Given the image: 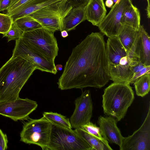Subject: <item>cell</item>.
Segmentation results:
<instances>
[{"instance_id":"1","label":"cell","mask_w":150,"mask_h":150,"mask_svg":"<svg viewBox=\"0 0 150 150\" xmlns=\"http://www.w3.org/2000/svg\"><path fill=\"white\" fill-rule=\"evenodd\" d=\"M110 79L104 37L92 32L73 49L57 83L61 90L100 88Z\"/></svg>"},{"instance_id":"2","label":"cell","mask_w":150,"mask_h":150,"mask_svg":"<svg viewBox=\"0 0 150 150\" xmlns=\"http://www.w3.org/2000/svg\"><path fill=\"white\" fill-rule=\"evenodd\" d=\"M36 69L30 62L12 56L0 69V102L19 97L21 89Z\"/></svg>"},{"instance_id":"3","label":"cell","mask_w":150,"mask_h":150,"mask_svg":"<svg viewBox=\"0 0 150 150\" xmlns=\"http://www.w3.org/2000/svg\"><path fill=\"white\" fill-rule=\"evenodd\" d=\"M110 80L127 83L132 77V68L140 62L139 49L136 40L127 52L117 37L108 38L106 43Z\"/></svg>"},{"instance_id":"4","label":"cell","mask_w":150,"mask_h":150,"mask_svg":"<svg viewBox=\"0 0 150 150\" xmlns=\"http://www.w3.org/2000/svg\"><path fill=\"white\" fill-rule=\"evenodd\" d=\"M102 98L104 113L119 121L124 117L134 96L129 84L114 82L104 89Z\"/></svg>"},{"instance_id":"5","label":"cell","mask_w":150,"mask_h":150,"mask_svg":"<svg viewBox=\"0 0 150 150\" xmlns=\"http://www.w3.org/2000/svg\"><path fill=\"white\" fill-rule=\"evenodd\" d=\"M47 150H93L74 130L52 124Z\"/></svg>"},{"instance_id":"6","label":"cell","mask_w":150,"mask_h":150,"mask_svg":"<svg viewBox=\"0 0 150 150\" xmlns=\"http://www.w3.org/2000/svg\"><path fill=\"white\" fill-rule=\"evenodd\" d=\"M72 8L67 0H61L28 15L38 22L42 28L54 33L62 31V19Z\"/></svg>"},{"instance_id":"7","label":"cell","mask_w":150,"mask_h":150,"mask_svg":"<svg viewBox=\"0 0 150 150\" xmlns=\"http://www.w3.org/2000/svg\"><path fill=\"white\" fill-rule=\"evenodd\" d=\"M52 124L43 116L39 119H30L23 123L20 133V141L34 144L47 150L49 142Z\"/></svg>"},{"instance_id":"8","label":"cell","mask_w":150,"mask_h":150,"mask_svg":"<svg viewBox=\"0 0 150 150\" xmlns=\"http://www.w3.org/2000/svg\"><path fill=\"white\" fill-rule=\"evenodd\" d=\"M54 33L42 28L24 32L21 38L30 43L47 59L54 62L59 49Z\"/></svg>"},{"instance_id":"9","label":"cell","mask_w":150,"mask_h":150,"mask_svg":"<svg viewBox=\"0 0 150 150\" xmlns=\"http://www.w3.org/2000/svg\"><path fill=\"white\" fill-rule=\"evenodd\" d=\"M12 57H19L31 62L37 69L56 74L54 62L46 58L29 42L21 38L16 40Z\"/></svg>"},{"instance_id":"10","label":"cell","mask_w":150,"mask_h":150,"mask_svg":"<svg viewBox=\"0 0 150 150\" xmlns=\"http://www.w3.org/2000/svg\"><path fill=\"white\" fill-rule=\"evenodd\" d=\"M38 106L35 101L19 97L13 100L0 102V115L15 121L29 120V115Z\"/></svg>"},{"instance_id":"11","label":"cell","mask_w":150,"mask_h":150,"mask_svg":"<svg viewBox=\"0 0 150 150\" xmlns=\"http://www.w3.org/2000/svg\"><path fill=\"white\" fill-rule=\"evenodd\" d=\"M132 4V0H120L115 3L98 26L101 33L108 38L117 37L122 26L120 21L122 15Z\"/></svg>"},{"instance_id":"12","label":"cell","mask_w":150,"mask_h":150,"mask_svg":"<svg viewBox=\"0 0 150 150\" xmlns=\"http://www.w3.org/2000/svg\"><path fill=\"white\" fill-rule=\"evenodd\" d=\"M120 150H150V106L141 126L131 135L124 137Z\"/></svg>"},{"instance_id":"13","label":"cell","mask_w":150,"mask_h":150,"mask_svg":"<svg viewBox=\"0 0 150 150\" xmlns=\"http://www.w3.org/2000/svg\"><path fill=\"white\" fill-rule=\"evenodd\" d=\"M75 109L69 120L72 128L76 129L90 122L92 117L93 103L90 91L82 92L75 100Z\"/></svg>"},{"instance_id":"14","label":"cell","mask_w":150,"mask_h":150,"mask_svg":"<svg viewBox=\"0 0 150 150\" xmlns=\"http://www.w3.org/2000/svg\"><path fill=\"white\" fill-rule=\"evenodd\" d=\"M97 123L103 137L110 143L116 144L120 147L124 137L117 127L116 119L111 116H100Z\"/></svg>"},{"instance_id":"15","label":"cell","mask_w":150,"mask_h":150,"mask_svg":"<svg viewBox=\"0 0 150 150\" xmlns=\"http://www.w3.org/2000/svg\"><path fill=\"white\" fill-rule=\"evenodd\" d=\"M85 7L86 20L98 26L107 13L103 0H90Z\"/></svg>"},{"instance_id":"16","label":"cell","mask_w":150,"mask_h":150,"mask_svg":"<svg viewBox=\"0 0 150 150\" xmlns=\"http://www.w3.org/2000/svg\"><path fill=\"white\" fill-rule=\"evenodd\" d=\"M85 7H73L69 11L62 19V30L68 32L74 30L79 24L86 20Z\"/></svg>"},{"instance_id":"17","label":"cell","mask_w":150,"mask_h":150,"mask_svg":"<svg viewBox=\"0 0 150 150\" xmlns=\"http://www.w3.org/2000/svg\"><path fill=\"white\" fill-rule=\"evenodd\" d=\"M61 0H32L24 5L11 15L13 21L22 17L29 15L46 6Z\"/></svg>"},{"instance_id":"18","label":"cell","mask_w":150,"mask_h":150,"mask_svg":"<svg viewBox=\"0 0 150 150\" xmlns=\"http://www.w3.org/2000/svg\"><path fill=\"white\" fill-rule=\"evenodd\" d=\"M138 31L140 37V62L146 66H150V36L143 25H140Z\"/></svg>"},{"instance_id":"19","label":"cell","mask_w":150,"mask_h":150,"mask_svg":"<svg viewBox=\"0 0 150 150\" xmlns=\"http://www.w3.org/2000/svg\"><path fill=\"white\" fill-rule=\"evenodd\" d=\"M140 14L139 10L132 4L124 12L120 24L131 27L138 31L140 25Z\"/></svg>"},{"instance_id":"20","label":"cell","mask_w":150,"mask_h":150,"mask_svg":"<svg viewBox=\"0 0 150 150\" xmlns=\"http://www.w3.org/2000/svg\"><path fill=\"white\" fill-rule=\"evenodd\" d=\"M138 31L127 25H122L117 36L121 43L128 52L134 45L137 37Z\"/></svg>"},{"instance_id":"21","label":"cell","mask_w":150,"mask_h":150,"mask_svg":"<svg viewBox=\"0 0 150 150\" xmlns=\"http://www.w3.org/2000/svg\"><path fill=\"white\" fill-rule=\"evenodd\" d=\"M77 133L92 147L93 150H112L110 146L102 141L81 128L75 129Z\"/></svg>"},{"instance_id":"22","label":"cell","mask_w":150,"mask_h":150,"mask_svg":"<svg viewBox=\"0 0 150 150\" xmlns=\"http://www.w3.org/2000/svg\"><path fill=\"white\" fill-rule=\"evenodd\" d=\"M43 116L51 124L68 129H72L70 120L66 116L57 112H44Z\"/></svg>"},{"instance_id":"23","label":"cell","mask_w":150,"mask_h":150,"mask_svg":"<svg viewBox=\"0 0 150 150\" xmlns=\"http://www.w3.org/2000/svg\"><path fill=\"white\" fill-rule=\"evenodd\" d=\"M14 21L23 32L42 28L38 22L28 15L18 18Z\"/></svg>"},{"instance_id":"24","label":"cell","mask_w":150,"mask_h":150,"mask_svg":"<svg viewBox=\"0 0 150 150\" xmlns=\"http://www.w3.org/2000/svg\"><path fill=\"white\" fill-rule=\"evenodd\" d=\"M136 93L138 96L143 97L150 89V73L145 74L137 79L134 83Z\"/></svg>"},{"instance_id":"25","label":"cell","mask_w":150,"mask_h":150,"mask_svg":"<svg viewBox=\"0 0 150 150\" xmlns=\"http://www.w3.org/2000/svg\"><path fill=\"white\" fill-rule=\"evenodd\" d=\"M23 33L16 22L13 21L8 31L3 34V37L7 38L8 42L11 40H16L22 37Z\"/></svg>"},{"instance_id":"26","label":"cell","mask_w":150,"mask_h":150,"mask_svg":"<svg viewBox=\"0 0 150 150\" xmlns=\"http://www.w3.org/2000/svg\"><path fill=\"white\" fill-rule=\"evenodd\" d=\"M81 128L100 139L106 144H109L108 141L103 137L99 127L96 124L90 121L82 126Z\"/></svg>"},{"instance_id":"27","label":"cell","mask_w":150,"mask_h":150,"mask_svg":"<svg viewBox=\"0 0 150 150\" xmlns=\"http://www.w3.org/2000/svg\"><path fill=\"white\" fill-rule=\"evenodd\" d=\"M13 21L11 16L0 13V33L4 34L8 31Z\"/></svg>"},{"instance_id":"28","label":"cell","mask_w":150,"mask_h":150,"mask_svg":"<svg viewBox=\"0 0 150 150\" xmlns=\"http://www.w3.org/2000/svg\"><path fill=\"white\" fill-rule=\"evenodd\" d=\"M32 0H18L10 4L7 10L6 14L11 16L20 8Z\"/></svg>"},{"instance_id":"29","label":"cell","mask_w":150,"mask_h":150,"mask_svg":"<svg viewBox=\"0 0 150 150\" xmlns=\"http://www.w3.org/2000/svg\"><path fill=\"white\" fill-rule=\"evenodd\" d=\"M150 66H146L140 71L135 73L131 79L127 83L130 84L134 83L135 81L142 76L150 73Z\"/></svg>"},{"instance_id":"30","label":"cell","mask_w":150,"mask_h":150,"mask_svg":"<svg viewBox=\"0 0 150 150\" xmlns=\"http://www.w3.org/2000/svg\"><path fill=\"white\" fill-rule=\"evenodd\" d=\"M90 0H67L72 7H85Z\"/></svg>"},{"instance_id":"31","label":"cell","mask_w":150,"mask_h":150,"mask_svg":"<svg viewBox=\"0 0 150 150\" xmlns=\"http://www.w3.org/2000/svg\"><path fill=\"white\" fill-rule=\"evenodd\" d=\"M8 139L6 134L0 129V150H6L8 148Z\"/></svg>"},{"instance_id":"32","label":"cell","mask_w":150,"mask_h":150,"mask_svg":"<svg viewBox=\"0 0 150 150\" xmlns=\"http://www.w3.org/2000/svg\"><path fill=\"white\" fill-rule=\"evenodd\" d=\"M12 0H0V12L7 10Z\"/></svg>"},{"instance_id":"33","label":"cell","mask_w":150,"mask_h":150,"mask_svg":"<svg viewBox=\"0 0 150 150\" xmlns=\"http://www.w3.org/2000/svg\"><path fill=\"white\" fill-rule=\"evenodd\" d=\"M146 66L140 62L137 65L132 67V71L133 74L140 71Z\"/></svg>"},{"instance_id":"34","label":"cell","mask_w":150,"mask_h":150,"mask_svg":"<svg viewBox=\"0 0 150 150\" xmlns=\"http://www.w3.org/2000/svg\"><path fill=\"white\" fill-rule=\"evenodd\" d=\"M113 3L112 0H106L105 4L106 6L108 7L111 8L113 6Z\"/></svg>"},{"instance_id":"35","label":"cell","mask_w":150,"mask_h":150,"mask_svg":"<svg viewBox=\"0 0 150 150\" xmlns=\"http://www.w3.org/2000/svg\"><path fill=\"white\" fill-rule=\"evenodd\" d=\"M147 6L146 9L147 17L149 18L150 17V0H147Z\"/></svg>"},{"instance_id":"36","label":"cell","mask_w":150,"mask_h":150,"mask_svg":"<svg viewBox=\"0 0 150 150\" xmlns=\"http://www.w3.org/2000/svg\"><path fill=\"white\" fill-rule=\"evenodd\" d=\"M61 35L64 38H66L68 36L67 32L66 30H63L61 31Z\"/></svg>"},{"instance_id":"37","label":"cell","mask_w":150,"mask_h":150,"mask_svg":"<svg viewBox=\"0 0 150 150\" xmlns=\"http://www.w3.org/2000/svg\"><path fill=\"white\" fill-rule=\"evenodd\" d=\"M55 66L57 70L61 71L62 69L63 66L61 64H57L55 65Z\"/></svg>"},{"instance_id":"38","label":"cell","mask_w":150,"mask_h":150,"mask_svg":"<svg viewBox=\"0 0 150 150\" xmlns=\"http://www.w3.org/2000/svg\"><path fill=\"white\" fill-rule=\"evenodd\" d=\"M114 3L115 4L116 3H118L120 1V0H112Z\"/></svg>"},{"instance_id":"39","label":"cell","mask_w":150,"mask_h":150,"mask_svg":"<svg viewBox=\"0 0 150 150\" xmlns=\"http://www.w3.org/2000/svg\"><path fill=\"white\" fill-rule=\"evenodd\" d=\"M17 0H12L11 4L14 3Z\"/></svg>"}]
</instances>
